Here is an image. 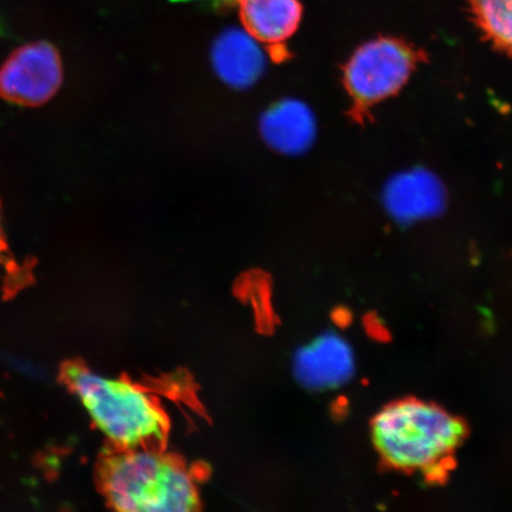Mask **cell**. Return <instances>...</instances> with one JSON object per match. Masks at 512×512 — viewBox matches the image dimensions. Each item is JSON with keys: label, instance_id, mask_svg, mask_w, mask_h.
Returning <instances> with one entry per match:
<instances>
[{"label": "cell", "instance_id": "1", "mask_svg": "<svg viewBox=\"0 0 512 512\" xmlns=\"http://www.w3.org/2000/svg\"><path fill=\"white\" fill-rule=\"evenodd\" d=\"M61 380L118 450L158 448L168 437V415L155 396L137 384L101 376L79 363H67Z\"/></svg>", "mask_w": 512, "mask_h": 512}, {"label": "cell", "instance_id": "2", "mask_svg": "<svg viewBox=\"0 0 512 512\" xmlns=\"http://www.w3.org/2000/svg\"><path fill=\"white\" fill-rule=\"evenodd\" d=\"M99 484L112 508L126 512H188L200 505L194 478L156 447L118 450L99 465Z\"/></svg>", "mask_w": 512, "mask_h": 512}, {"label": "cell", "instance_id": "3", "mask_svg": "<svg viewBox=\"0 0 512 512\" xmlns=\"http://www.w3.org/2000/svg\"><path fill=\"white\" fill-rule=\"evenodd\" d=\"M464 434L462 421L444 409L415 400L393 403L373 422L375 446L388 464L430 475L445 465Z\"/></svg>", "mask_w": 512, "mask_h": 512}, {"label": "cell", "instance_id": "4", "mask_svg": "<svg viewBox=\"0 0 512 512\" xmlns=\"http://www.w3.org/2000/svg\"><path fill=\"white\" fill-rule=\"evenodd\" d=\"M426 57L424 51L395 37L375 38L358 48L343 69L352 123H368L373 108L398 94Z\"/></svg>", "mask_w": 512, "mask_h": 512}, {"label": "cell", "instance_id": "5", "mask_svg": "<svg viewBox=\"0 0 512 512\" xmlns=\"http://www.w3.org/2000/svg\"><path fill=\"white\" fill-rule=\"evenodd\" d=\"M63 80L57 50L47 42L19 48L0 68V98L11 104L38 107L54 98Z\"/></svg>", "mask_w": 512, "mask_h": 512}, {"label": "cell", "instance_id": "6", "mask_svg": "<svg viewBox=\"0 0 512 512\" xmlns=\"http://www.w3.org/2000/svg\"><path fill=\"white\" fill-rule=\"evenodd\" d=\"M354 371L350 345L335 334L319 336L294 358V374L304 387L323 390L342 386Z\"/></svg>", "mask_w": 512, "mask_h": 512}, {"label": "cell", "instance_id": "7", "mask_svg": "<svg viewBox=\"0 0 512 512\" xmlns=\"http://www.w3.org/2000/svg\"><path fill=\"white\" fill-rule=\"evenodd\" d=\"M211 62L226 85L246 89L265 74L267 55L261 43L247 30L230 28L216 38L211 48Z\"/></svg>", "mask_w": 512, "mask_h": 512}, {"label": "cell", "instance_id": "8", "mask_svg": "<svg viewBox=\"0 0 512 512\" xmlns=\"http://www.w3.org/2000/svg\"><path fill=\"white\" fill-rule=\"evenodd\" d=\"M260 131L274 151L287 156L302 155L315 142V115L302 101H279L262 115Z\"/></svg>", "mask_w": 512, "mask_h": 512}, {"label": "cell", "instance_id": "9", "mask_svg": "<svg viewBox=\"0 0 512 512\" xmlns=\"http://www.w3.org/2000/svg\"><path fill=\"white\" fill-rule=\"evenodd\" d=\"M243 27L271 48H283L303 16L299 0H236Z\"/></svg>", "mask_w": 512, "mask_h": 512}, {"label": "cell", "instance_id": "10", "mask_svg": "<svg viewBox=\"0 0 512 512\" xmlns=\"http://www.w3.org/2000/svg\"><path fill=\"white\" fill-rule=\"evenodd\" d=\"M386 204L396 219L411 222L438 214L445 206V192L430 172H407L388 184Z\"/></svg>", "mask_w": 512, "mask_h": 512}, {"label": "cell", "instance_id": "11", "mask_svg": "<svg viewBox=\"0 0 512 512\" xmlns=\"http://www.w3.org/2000/svg\"><path fill=\"white\" fill-rule=\"evenodd\" d=\"M466 4L485 41L512 57V0H466Z\"/></svg>", "mask_w": 512, "mask_h": 512}, {"label": "cell", "instance_id": "12", "mask_svg": "<svg viewBox=\"0 0 512 512\" xmlns=\"http://www.w3.org/2000/svg\"><path fill=\"white\" fill-rule=\"evenodd\" d=\"M32 266L21 264L11 252L3 228L2 201H0V281L6 294H16L27 287L32 280Z\"/></svg>", "mask_w": 512, "mask_h": 512}]
</instances>
